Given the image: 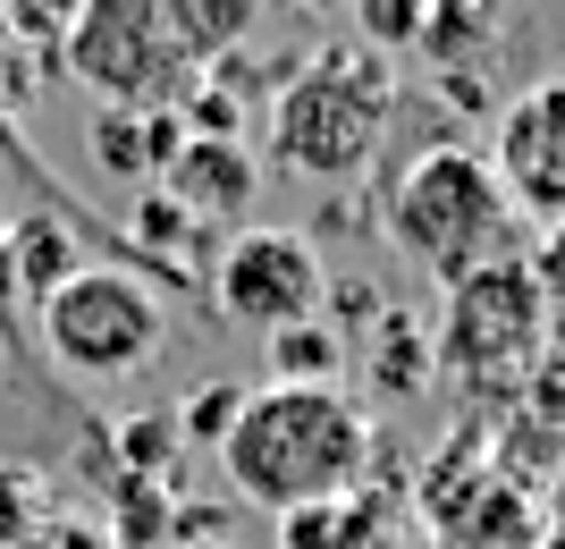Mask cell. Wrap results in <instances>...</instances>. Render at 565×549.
Returning <instances> with one entry per match:
<instances>
[{
  "label": "cell",
  "mask_w": 565,
  "mask_h": 549,
  "mask_svg": "<svg viewBox=\"0 0 565 549\" xmlns=\"http://www.w3.org/2000/svg\"><path fill=\"white\" fill-rule=\"evenodd\" d=\"M9 263H18V296H60V287L85 271V245H76V220H60V212H18L9 229Z\"/></svg>",
  "instance_id": "12"
},
{
  "label": "cell",
  "mask_w": 565,
  "mask_h": 549,
  "mask_svg": "<svg viewBox=\"0 0 565 549\" xmlns=\"http://www.w3.org/2000/svg\"><path fill=\"white\" fill-rule=\"evenodd\" d=\"M541 549H565V507L548 516V532H541Z\"/></svg>",
  "instance_id": "25"
},
{
  "label": "cell",
  "mask_w": 565,
  "mask_h": 549,
  "mask_svg": "<svg viewBox=\"0 0 565 549\" xmlns=\"http://www.w3.org/2000/svg\"><path fill=\"white\" fill-rule=\"evenodd\" d=\"M178 482H143V474H110V549H178Z\"/></svg>",
  "instance_id": "15"
},
{
  "label": "cell",
  "mask_w": 565,
  "mask_h": 549,
  "mask_svg": "<svg viewBox=\"0 0 565 549\" xmlns=\"http://www.w3.org/2000/svg\"><path fill=\"white\" fill-rule=\"evenodd\" d=\"M186 144V127H178V110H94V127H85V152H94L102 178H118V187H161L169 152Z\"/></svg>",
  "instance_id": "11"
},
{
  "label": "cell",
  "mask_w": 565,
  "mask_h": 549,
  "mask_svg": "<svg viewBox=\"0 0 565 549\" xmlns=\"http://www.w3.org/2000/svg\"><path fill=\"white\" fill-rule=\"evenodd\" d=\"M51 76H76L102 110H178L203 68L178 51L161 0H85Z\"/></svg>",
  "instance_id": "6"
},
{
  "label": "cell",
  "mask_w": 565,
  "mask_h": 549,
  "mask_svg": "<svg viewBox=\"0 0 565 549\" xmlns=\"http://www.w3.org/2000/svg\"><path fill=\"white\" fill-rule=\"evenodd\" d=\"M25 94H34V60H25V51L9 43V25H0V127H18Z\"/></svg>",
  "instance_id": "22"
},
{
  "label": "cell",
  "mask_w": 565,
  "mask_h": 549,
  "mask_svg": "<svg viewBox=\"0 0 565 549\" xmlns=\"http://www.w3.org/2000/svg\"><path fill=\"white\" fill-rule=\"evenodd\" d=\"M490 178L507 194L515 220H541V229H565V68L523 85L490 127Z\"/></svg>",
  "instance_id": "8"
},
{
  "label": "cell",
  "mask_w": 565,
  "mask_h": 549,
  "mask_svg": "<svg viewBox=\"0 0 565 549\" xmlns=\"http://www.w3.org/2000/svg\"><path fill=\"white\" fill-rule=\"evenodd\" d=\"M498 43V18L490 9H456V0H439L423 18V43H414V60L423 68H439V76H472V60Z\"/></svg>",
  "instance_id": "17"
},
{
  "label": "cell",
  "mask_w": 565,
  "mask_h": 549,
  "mask_svg": "<svg viewBox=\"0 0 565 549\" xmlns=\"http://www.w3.org/2000/svg\"><path fill=\"white\" fill-rule=\"evenodd\" d=\"M423 18H430L423 0H363V9H354V43L397 68V51L423 43Z\"/></svg>",
  "instance_id": "19"
},
{
  "label": "cell",
  "mask_w": 565,
  "mask_h": 549,
  "mask_svg": "<svg viewBox=\"0 0 565 549\" xmlns=\"http://www.w3.org/2000/svg\"><path fill=\"white\" fill-rule=\"evenodd\" d=\"M262 347H270V389H338V372H347V338L330 321H296Z\"/></svg>",
  "instance_id": "16"
},
{
  "label": "cell",
  "mask_w": 565,
  "mask_h": 549,
  "mask_svg": "<svg viewBox=\"0 0 565 549\" xmlns=\"http://www.w3.org/2000/svg\"><path fill=\"white\" fill-rule=\"evenodd\" d=\"M9 305H18V263H9V237H0V321H9Z\"/></svg>",
  "instance_id": "24"
},
{
  "label": "cell",
  "mask_w": 565,
  "mask_h": 549,
  "mask_svg": "<svg viewBox=\"0 0 565 549\" xmlns=\"http://www.w3.org/2000/svg\"><path fill=\"white\" fill-rule=\"evenodd\" d=\"M363 372H372V398H414V389H430L439 372H430V330L414 321V313H380L372 321V347H363Z\"/></svg>",
  "instance_id": "14"
},
{
  "label": "cell",
  "mask_w": 565,
  "mask_h": 549,
  "mask_svg": "<svg viewBox=\"0 0 565 549\" xmlns=\"http://www.w3.org/2000/svg\"><path fill=\"white\" fill-rule=\"evenodd\" d=\"M532 279H541V305H548V338H565V229H548V245L532 254Z\"/></svg>",
  "instance_id": "21"
},
{
  "label": "cell",
  "mask_w": 565,
  "mask_h": 549,
  "mask_svg": "<svg viewBox=\"0 0 565 549\" xmlns=\"http://www.w3.org/2000/svg\"><path fill=\"white\" fill-rule=\"evenodd\" d=\"M169 34H178V51H186L194 68H220V60H236V51L254 43L262 9L254 0H161Z\"/></svg>",
  "instance_id": "13"
},
{
  "label": "cell",
  "mask_w": 565,
  "mask_h": 549,
  "mask_svg": "<svg viewBox=\"0 0 565 549\" xmlns=\"http://www.w3.org/2000/svg\"><path fill=\"white\" fill-rule=\"evenodd\" d=\"M321 296H330V271H321L305 229H236L220 245L212 279H203V305L220 321H236V330H254V338L321 321Z\"/></svg>",
  "instance_id": "7"
},
{
  "label": "cell",
  "mask_w": 565,
  "mask_h": 549,
  "mask_svg": "<svg viewBox=\"0 0 565 549\" xmlns=\"http://www.w3.org/2000/svg\"><path fill=\"white\" fill-rule=\"evenodd\" d=\"M236 407H245V381H203V389H186L178 398V448H220L228 440V423H236Z\"/></svg>",
  "instance_id": "18"
},
{
  "label": "cell",
  "mask_w": 565,
  "mask_h": 549,
  "mask_svg": "<svg viewBox=\"0 0 565 549\" xmlns=\"http://www.w3.org/2000/svg\"><path fill=\"white\" fill-rule=\"evenodd\" d=\"M541 363H548V305L532 279V254H498L448 287V313L430 330V372H448L472 398V414H507Z\"/></svg>",
  "instance_id": "4"
},
{
  "label": "cell",
  "mask_w": 565,
  "mask_h": 549,
  "mask_svg": "<svg viewBox=\"0 0 565 549\" xmlns=\"http://www.w3.org/2000/svg\"><path fill=\"white\" fill-rule=\"evenodd\" d=\"M548 532V507L532 499V490H515V482H481L472 499H456L439 525H430V549H541Z\"/></svg>",
  "instance_id": "10"
},
{
  "label": "cell",
  "mask_w": 565,
  "mask_h": 549,
  "mask_svg": "<svg viewBox=\"0 0 565 549\" xmlns=\"http://www.w3.org/2000/svg\"><path fill=\"white\" fill-rule=\"evenodd\" d=\"M388 110H397V68L338 34V43L305 51L270 85L262 136H270V161L279 169H296L312 187H347V178L372 169L380 136H388Z\"/></svg>",
  "instance_id": "2"
},
{
  "label": "cell",
  "mask_w": 565,
  "mask_h": 549,
  "mask_svg": "<svg viewBox=\"0 0 565 549\" xmlns=\"http://www.w3.org/2000/svg\"><path fill=\"white\" fill-rule=\"evenodd\" d=\"M380 431L347 389H245L228 440H220V474L245 507L262 516H296V507H330L372 482Z\"/></svg>",
  "instance_id": "1"
},
{
  "label": "cell",
  "mask_w": 565,
  "mask_h": 549,
  "mask_svg": "<svg viewBox=\"0 0 565 549\" xmlns=\"http://www.w3.org/2000/svg\"><path fill=\"white\" fill-rule=\"evenodd\" d=\"M43 356L68 381H136L169 347V305L161 287L136 279L127 263H85L60 296H43Z\"/></svg>",
  "instance_id": "5"
},
{
  "label": "cell",
  "mask_w": 565,
  "mask_h": 549,
  "mask_svg": "<svg viewBox=\"0 0 565 549\" xmlns=\"http://www.w3.org/2000/svg\"><path fill=\"white\" fill-rule=\"evenodd\" d=\"M18 549H110V532H102V525H76V516H43Z\"/></svg>",
  "instance_id": "23"
},
{
  "label": "cell",
  "mask_w": 565,
  "mask_h": 549,
  "mask_svg": "<svg viewBox=\"0 0 565 549\" xmlns=\"http://www.w3.org/2000/svg\"><path fill=\"white\" fill-rule=\"evenodd\" d=\"M380 229H388V245H397L405 263L439 287L472 279L498 254H515L507 245L515 237V212H507L481 144H430V152H414L397 169L388 203H380Z\"/></svg>",
  "instance_id": "3"
},
{
  "label": "cell",
  "mask_w": 565,
  "mask_h": 549,
  "mask_svg": "<svg viewBox=\"0 0 565 549\" xmlns=\"http://www.w3.org/2000/svg\"><path fill=\"white\" fill-rule=\"evenodd\" d=\"M43 516H51L43 474H34V465H0V549H18Z\"/></svg>",
  "instance_id": "20"
},
{
  "label": "cell",
  "mask_w": 565,
  "mask_h": 549,
  "mask_svg": "<svg viewBox=\"0 0 565 549\" xmlns=\"http://www.w3.org/2000/svg\"><path fill=\"white\" fill-rule=\"evenodd\" d=\"M178 549H228V541H178Z\"/></svg>",
  "instance_id": "26"
},
{
  "label": "cell",
  "mask_w": 565,
  "mask_h": 549,
  "mask_svg": "<svg viewBox=\"0 0 565 549\" xmlns=\"http://www.w3.org/2000/svg\"><path fill=\"white\" fill-rule=\"evenodd\" d=\"M161 194L194 220V229H236L245 203L262 194V161H254L245 136H186L169 152V169H161Z\"/></svg>",
  "instance_id": "9"
}]
</instances>
